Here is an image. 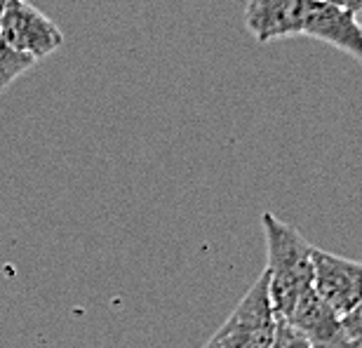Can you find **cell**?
<instances>
[{"instance_id":"1","label":"cell","mask_w":362,"mask_h":348,"mask_svg":"<svg viewBox=\"0 0 362 348\" xmlns=\"http://www.w3.org/2000/svg\"><path fill=\"white\" fill-rule=\"evenodd\" d=\"M264 236L266 252H269V287L271 301L278 318H289L303 294L313 287L315 266H313V245L273 212H264Z\"/></svg>"},{"instance_id":"2","label":"cell","mask_w":362,"mask_h":348,"mask_svg":"<svg viewBox=\"0 0 362 348\" xmlns=\"http://www.w3.org/2000/svg\"><path fill=\"white\" fill-rule=\"evenodd\" d=\"M275 335V308L271 301L269 273H262L226 323L202 348H271Z\"/></svg>"},{"instance_id":"3","label":"cell","mask_w":362,"mask_h":348,"mask_svg":"<svg viewBox=\"0 0 362 348\" xmlns=\"http://www.w3.org/2000/svg\"><path fill=\"white\" fill-rule=\"evenodd\" d=\"M0 38L21 52L31 54L33 59L49 57L64 45L62 28L26 0H5Z\"/></svg>"},{"instance_id":"4","label":"cell","mask_w":362,"mask_h":348,"mask_svg":"<svg viewBox=\"0 0 362 348\" xmlns=\"http://www.w3.org/2000/svg\"><path fill=\"white\" fill-rule=\"evenodd\" d=\"M301 35L327 42L362 64V24L356 12L325 0H303Z\"/></svg>"},{"instance_id":"5","label":"cell","mask_w":362,"mask_h":348,"mask_svg":"<svg viewBox=\"0 0 362 348\" xmlns=\"http://www.w3.org/2000/svg\"><path fill=\"white\" fill-rule=\"evenodd\" d=\"M313 266L315 292L341 318L351 313L362 301V261L313 248Z\"/></svg>"},{"instance_id":"6","label":"cell","mask_w":362,"mask_h":348,"mask_svg":"<svg viewBox=\"0 0 362 348\" xmlns=\"http://www.w3.org/2000/svg\"><path fill=\"white\" fill-rule=\"evenodd\" d=\"M285 320L303 337L322 348H351L346 342L341 315L310 287Z\"/></svg>"},{"instance_id":"7","label":"cell","mask_w":362,"mask_h":348,"mask_svg":"<svg viewBox=\"0 0 362 348\" xmlns=\"http://www.w3.org/2000/svg\"><path fill=\"white\" fill-rule=\"evenodd\" d=\"M303 0H247L245 26L257 42L301 35Z\"/></svg>"},{"instance_id":"8","label":"cell","mask_w":362,"mask_h":348,"mask_svg":"<svg viewBox=\"0 0 362 348\" xmlns=\"http://www.w3.org/2000/svg\"><path fill=\"white\" fill-rule=\"evenodd\" d=\"M31 54L21 52V50L12 47L10 42L0 38V90H5L7 85H12L19 76H24L28 69L35 66Z\"/></svg>"},{"instance_id":"9","label":"cell","mask_w":362,"mask_h":348,"mask_svg":"<svg viewBox=\"0 0 362 348\" xmlns=\"http://www.w3.org/2000/svg\"><path fill=\"white\" fill-rule=\"evenodd\" d=\"M271 348H322V346H315L310 339L303 337L299 330H294L285 318L275 315V335H273Z\"/></svg>"},{"instance_id":"10","label":"cell","mask_w":362,"mask_h":348,"mask_svg":"<svg viewBox=\"0 0 362 348\" xmlns=\"http://www.w3.org/2000/svg\"><path fill=\"white\" fill-rule=\"evenodd\" d=\"M325 3L344 7V10H351V12H356V14L362 12V0H325Z\"/></svg>"},{"instance_id":"11","label":"cell","mask_w":362,"mask_h":348,"mask_svg":"<svg viewBox=\"0 0 362 348\" xmlns=\"http://www.w3.org/2000/svg\"><path fill=\"white\" fill-rule=\"evenodd\" d=\"M3 12H5V0H0V24H3Z\"/></svg>"},{"instance_id":"12","label":"cell","mask_w":362,"mask_h":348,"mask_svg":"<svg viewBox=\"0 0 362 348\" xmlns=\"http://www.w3.org/2000/svg\"><path fill=\"white\" fill-rule=\"evenodd\" d=\"M360 14H362V12H360ZM360 24H362V19H360Z\"/></svg>"}]
</instances>
